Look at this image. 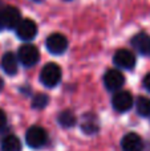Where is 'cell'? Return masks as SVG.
<instances>
[{"label": "cell", "mask_w": 150, "mask_h": 151, "mask_svg": "<svg viewBox=\"0 0 150 151\" xmlns=\"http://www.w3.org/2000/svg\"><path fill=\"white\" fill-rule=\"evenodd\" d=\"M122 151H144V141L137 133H128L121 141Z\"/></svg>", "instance_id": "11"}, {"label": "cell", "mask_w": 150, "mask_h": 151, "mask_svg": "<svg viewBox=\"0 0 150 151\" xmlns=\"http://www.w3.org/2000/svg\"><path fill=\"white\" fill-rule=\"evenodd\" d=\"M5 125H7V115H5V113L1 109H0V131L5 127Z\"/></svg>", "instance_id": "18"}, {"label": "cell", "mask_w": 150, "mask_h": 151, "mask_svg": "<svg viewBox=\"0 0 150 151\" xmlns=\"http://www.w3.org/2000/svg\"><path fill=\"white\" fill-rule=\"evenodd\" d=\"M40 81L47 88H55V86H57L61 81V68L55 63H48L41 69Z\"/></svg>", "instance_id": "2"}, {"label": "cell", "mask_w": 150, "mask_h": 151, "mask_svg": "<svg viewBox=\"0 0 150 151\" xmlns=\"http://www.w3.org/2000/svg\"><path fill=\"white\" fill-rule=\"evenodd\" d=\"M81 129L85 134H94L98 131V123L96 121V118H89V117H85L84 118V122L81 125Z\"/></svg>", "instance_id": "16"}, {"label": "cell", "mask_w": 150, "mask_h": 151, "mask_svg": "<svg viewBox=\"0 0 150 151\" xmlns=\"http://www.w3.org/2000/svg\"><path fill=\"white\" fill-rule=\"evenodd\" d=\"M4 29V25H3V19H1V11H0V31Z\"/></svg>", "instance_id": "20"}, {"label": "cell", "mask_w": 150, "mask_h": 151, "mask_svg": "<svg viewBox=\"0 0 150 151\" xmlns=\"http://www.w3.org/2000/svg\"><path fill=\"white\" fill-rule=\"evenodd\" d=\"M142 83H144V88L146 89V90L150 93V73H148L145 76V78H144V81H142Z\"/></svg>", "instance_id": "19"}, {"label": "cell", "mask_w": 150, "mask_h": 151, "mask_svg": "<svg viewBox=\"0 0 150 151\" xmlns=\"http://www.w3.org/2000/svg\"><path fill=\"white\" fill-rule=\"evenodd\" d=\"M48 102H49V97H48L47 94L37 93V94H35L33 98H32V107L36 110H41L47 106Z\"/></svg>", "instance_id": "17"}, {"label": "cell", "mask_w": 150, "mask_h": 151, "mask_svg": "<svg viewBox=\"0 0 150 151\" xmlns=\"http://www.w3.org/2000/svg\"><path fill=\"white\" fill-rule=\"evenodd\" d=\"M132 47L138 55H150V36L145 32H140L132 39Z\"/></svg>", "instance_id": "10"}, {"label": "cell", "mask_w": 150, "mask_h": 151, "mask_svg": "<svg viewBox=\"0 0 150 151\" xmlns=\"http://www.w3.org/2000/svg\"><path fill=\"white\" fill-rule=\"evenodd\" d=\"M65 1H71V0H65Z\"/></svg>", "instance_id": "22"}, {"label": "cell", "mask_w": 150, "mask_h": 151, "mask_svg": "<svg viewBox=\"0 0 150 151\" xmlns=\"http://www.w3.org/2000/svg\"><path fill=\"white\" fill-rule=\"evenodd\" d=\"M113 63L116 68L130 70L136 66V55L129 49H118L113 55Z\"/></svg>", "instance_id": "6"}, {"label": "cell", "mask_w": 150, "mask_h": 151, "mask_svg": "<svg viewBox=\"0 0 150 151\" xmlns=\"http://www.w3.org/2000/svg\"><path fill=\"white\" fill-rule=\"evenodd\" d=\"M25 142L32 149H41L48 142V133L41 126H31L25 133Z\"/></svg>", "instance_id": "3"}, {"label": "cell", "mask_w": 150, "mask_h": 151, "mask_svg": "<svg viewBox=\"0 0 150 151\" xmlns=\"http://www.w3.org/2000/svg\"><path fill=\"white\" fill-rule=\"evenodd\" d=\"M45 47L52 55H63L68 49V40L61 33H52L47 37Z\"/></svg>", "instance_id": "7"}, {"label": "cell", "mask_w": 150, "mask_h": 151, "mask_svg": "<svg viewBox=\"0 0 150 151\" xmlns=\"http://www.w3.org/2000/svg\"><path fill=\"white\" fill-rule=\"evenodd\" d=\"M125 77L118 69H109L104 74V85L109 91H118L124 86Z\"/></svg>", "instance_id": "9"}, {"label": "cell", "mask_w": 150, "mask_h": 151, "mask_svg": "<svg viewBox=\"0 0 150 151\" xmlns=\"http://www.w3.org/2000/svg\"><path fill=\"white\" fill-rule=\"evenodd\" d=\"M137 113L141 117H150V98L148 97H138L136 102Z\"/></svg>", "instance_id": "15"}, {"label": "cell", "mask_w": 150, "mask_h": 151, "mask_svg": "<svg viewBox=\"0 0 150 151\" xmlns=\"http://www.w3.org/2000/svg\"><path fill=\"white\" fill-rule=\"evenodd\" d=\"M0 65H1V69L4 70L5 74L15 76L16 73H17V69H19L17 55H13L12 52H5L1 57Z\"/></svg>", "instance_id": "12"}, {"label": "cell", "mask_w": 150, "mask_h": 151, "mask_svg": "<svg viewBox=\"0 0 150 151\" xmlns=\"http://www.w3.org/2000/svg\"><path fill=\"white\" fill-rule=\"evenodd\" d=\"M3 88H4V81H3V78L0 77V91L3 90Z\"/></svg>", "instance_id": "21"}, {"label": "cell", "mask_w": 150, "mask_h": 151, "mask_svg": "<svg viewBox=\"0 0 150 151\" xmlns=\"http://www.w3.org/2000/svg\"><path fill=\"white\" fill-rule=\"evenodd\" d=\"M57 121L63 127L69 129V127H73V126L76 125L77 118H76V115H74V113L71 111V110H63V111L58 114Z\"/></svg>", "instance_id": "14"}, {"label": "cell", "mask_w": 150, "mask_h": 151, "mask_svg": "<svg viewBox=\"0 0 150 151\" xmlns=\"http://www.w3.org/2000/svg\"><path fill=\"white\" fill-rule=\"evenodd\" d=\"M15 32L21 41H32L37 35V25L31 19H23L16 27Z\"/></svg>", "instance_id": "5"}, {"label": "cell", "mask_w": 150, "mask_h": 151, "mask_svg": "<svg viewBox=\"0 0 150 151\" xmlns=\"http://www.w3.org/2000/svg\"><path fill=\"white\" fill-rule=\"evenodd\" d=\"M1 151H21V142L16 135H7L1 141Z\"/></svg>", "instance_id": "13"}, {"label": "cell", "mask_w": 150, "mask_h": 151, "mask_svg": "<svg viewBox=\"0 0 150 151\" xmlns=\"http://www.w3.org/2000/svg\"><path fill=\"white\" fill-rule=\"evenodd\" d=\"M17 58L19 63L25 68H32L35 66L40 60V52L33 44H27L21 45L17 50Z\"/></svg>", "instance_id": "1"}, {"label": "cell", "mask_w": 150, "mask_h": 151, "mask_svg": "<svg viewBox=\"0 0 150 151\" xmlns=\"http://www.w3.org/2000/svg\"><path fill=\"white\" fill-rule=\"evenodd\" d=\"M0 11H1V19H3L4 29H16V27L23 20L20 15V11L16 7L7 5V7H3Z\"/></svg>", "instance_id": "8"}, {"label": "cell", "mask_w": 150, "mask_h": 151, "mask_svg": "<svg viewBox=\"0 0 150 151\" xmlns=\"http://www.w3.org/2000/svg\"><path fill=\"white\" fill-rule=\"evenodd\" d=\"M134 104V98H133L132 93L126 90H118L114 93L113 98H112V105L113 109L118 113H125L130 110Z\"/></svg>", "instance_id": "4"}]
</instances>
